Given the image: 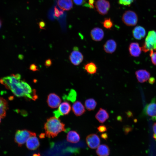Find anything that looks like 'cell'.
<instances>
[{
  "label": "cell",
  "mask_w": 156,
  "mask_h": 156,
  "mask_svg": "<svg viewBox=\"0 0 156 156\" xmlns=\"http://www.w3.org/2000/svg\"><path fill=\"white\" fill-rule=\"evenodd\" d=\"M19 74H12L10 76L0 79V83L10 90L18 97H23L27 99L35 100L38 99L36 90L32 89L29 85L25 81L21 80Z\"/></svg>",
  "instance_id": "obj_1"
},
{
  "label": "cell",
  "mask_w": 156,
  "mask_h": 156,
  "mask_svg": "<svg viewBox=\"0 0 156 156\" xmlns=\"http://www.w3.org/2000/svg\"><path fill=\"white\" fill-rule=\"evenodd\" d=\"M45 136L54 138L62 131H66L65 125L58 118L52 116L48 118L44 125Z\"/></svg>",
  "instance_id": "obj_2"
},
{
  "label": "cell",
  "mask_w": 156,
  "mask_h": 156,
  "mask_svg": "<svg viewBox=\"0 0 156 156\" xmlns=\"http://www.w3.org/2000/svg\"><path fill=\"white\" fill-rule=\"evenodd\" d=\"M35 133L26 129L17 130L15 133L14 140L18 146L21 147L30 137L36 135Z\"/></svg>",
  "instance_id": "obj_3"
},
{
  "label": "cell",
  "mask_w": 156,
  "mask_h": 156,
  "mask_svg": "<svg viewBox=\"0 0 156 156\" xmlns=\"http://www.w3.org/2000/svg\"><path fill=\"white\" fill-rule=\"evenodd\" d=\"M142 49L144 52L151 50H156V31L152 30L148 32Z\"/></svg>",
  "instance_id": "obj_4"
},
{
  "label": "cell",
  "mask_w": 156,
  "mask_h": 156,
  "mask_svg": "<svg viewBox=\"0 0 156 156\" xmlns=\"http://www.w3.org/2000/svg\"><path fill=\"white\" fill-rule=\"evenodd\" d=\"M122 19V22L126 25L133 26L137 24L138 21V16L135 12L128 10L124 13Z\"/></svg>",
  "instance_id": "obj_5"
},
{
  "label": "cell",
  "mask_w": 156,
  "mask_h": 156,
  "mask_svg": "<svg viewBox=\"0 0 156 156\" xmlns=\"http://www.w3.org/2000/svg\"><path fill=\"white\" fill-rule=\"evenodd\" d=\"M83 55L79 50L78 47H74L73 51L69 56V59L71 62L74 65L78 66L83 62Z\"/></svg>",
  "instance_id": "obj_6"
},
{
  "label": "cell",
  "mask_w": 156,
  "mask_h": 156,
  "mask_svg": "<svg viewBox=\"0 0 156 156\" xmlns=\"http://www.w3.org/2000/svg\"><path fill=\"white\" fill-rule=\"evenodd\" d=\"M71 109V106L70 103L66 101L62 103L58 107V109L53 112L55 117L59 118L61 116L68 114Z\"/></svg>",
  "instance_id": "obj_7"
},
{
  "label": "cell",
  "mask_w": 156,
  "mask_h": 156,
  "mask_svg": "<svg viewBox=\"0 0 156 156\" xmlns=\"http://www.w3.org/2000/svg\"><path fill=\"white\" fill-rule=\"evenodd\" d=\"M95 7L97 12L100 14H107L109 10L110 4L106 0H97L95 3Z\"/></svg>",
  "instance_id": "obj_8"
},
{
  "label": "cell",
  "mask_w": 156,
  "mask_h": 156,
  "mask_svg": "<svg viewBox=\"0 0 156 156\" xmlns=\"http://www.w3.org/2000/svg\"><path fill=\"white\" fill-rule=\"evenodd\" d=\"M47 101L49 107L54 109L59 106L61 102V99L57 94L54 93H51L48 95Z\"/></svg>",
  "instance_id": "obj_9"
},
{
  "label": "cell",
  "mask_w": 156,
  "mask_h": 156,
  "mask_svg": "<svg viewBox=\"0 0 156 156\" xmlns=\"http://www.w3.org/2000/svg\"><path fill=\"white\" fill-rule=\"evenodd\" d=\"M86 141L88 146L90 148L94 149L99 145L100 139L99 136L95 133L88 135L86 137Z\"/></svg>",
  "instance_id": "obj_10"
},
{
  "label": "cell",
  "mask_w": 156,
  "mask_h": 156,
  "mask_svg": "<svg viewBox=\"0 0 156 156\" xmlns=\"http://www.w3.org/2000/svg\"><path fill=\"white\" fill-rule=\"evenodd\" d=\"M145 112L148 116L152 117L153 120L156 119V103L153 99L152 101L148 104L145 109Z\"/></svg>",
  "instance_id": "obj_11"
},
{
  "label": "cell",
  "mask_w": 156,
  "mask_h": 156,
  "mask_svg": "<svg viewBox=\"0 0 156 156\" xmlns=\"http://www.w3.org/2000/svg\"><path fill=\"white\" fill-rule=\"evenodd\" d=\"M90 35L92 39L95 41H101L104 38V33L103 30L99 27H95L91 31Z\"/></svg>",
  "instance_id": "obj_12"
},
{
  "label": "cell",
  "mask_w": 156,
  "mask_h": 156,
  "mask_svg": "<svg viewBox=\"0 0 156 156\" xmlns=\"http://www.w3.org/2000/svg\"><path fill=\"white\" fill-rule=\"evenodd\" d=\"M26 145L27 148L30 150H34L38 148L40 143L36 135L29 137L26 142Z\"/></svg>",
  "instance_id": "obj_13"
},
{
  "label": "cell",
  "mask_w": 156,
  "mask_h": 156,
  "mask_svg": "<svg viewBox=\"0 0 156 156\" xmlns=\"http://www.w3.org/2000/svg\"><path fill=\"white\" fill-rule=\"evenodd\" d=\"M117 47L116 42L113 39H110L106 41L103 45V49L106 53L112 54L115 51Z\"/></svg>",
  "instance_id": "obj_14"
},
{
  "label": "cell",
  "mask_w": 156,
  "mask_h": 156,
  "mask_svg": "<svg viewBox=\"0 0 156 156\" xmlns=\"http://www.w3.org/2000/svg\"><path fill=\"white\" fill-rule=\"evenodd\" d=\"M129 51L131 56L138 57L139 56L141 53V48L138 43L132 42L129 44Z\"/></svg>",
  "instance_id": "obj_15"
},
{
  "label": "cell",
  "mask_w": 156,
  "mask_h": 156,
  "mask_svg": "<svg viewBox=\"0 0 156 156\" xmlns=\"http://www.w3.org/2000/svg\"><path fill=\"white\" fill-rule=\"evenodd\" d=\"M72 109L74 114L77 116L82 115L86 112L84 106L79 101H76L72 105Z\"/></svg>",
  "instance_id": "obj_16"
},
{
  "label": "cell",
  "mask_w": 156,
  "mask_h": 156,
  "mask_svg": "<svg viewBox=\"0 0 156 156\" xmlns=\"http://www.w3.org/2000/svg\"><path fill=\"white\" fill-rule=\"evenodd\" d=\"M137 79L140 83H144L149 79L150 76V73L145 70H137L135 72Z\"/></svg>",
  "instance_id": "obj_17"
},
{
  "label": "cell",
  "mask_w": 156,
  "mask_h": 156,
  "mask_svg": "<svg viewBox=\"0 0 156 156\" xmlns=\"http://www.w3.org/2000/svg\"><path fill=\"white\" fill-rule=\"evenodd\" d=\"M146 32L145 30L143 27L138 26L135 27L133 30L132 35L135 39L140 40L145 37Z\"/></svg>",
  "instance_id": "obj_18"
},
{
  "label": "cell",
  "mask_w": 156,
  "mask_h": 156,
  "mask_svg": "<svg viewBox=\"0 0 156 156\" xmlns=\"http://www.w3.org/2000/svg\"><path fill=\"white\" fill-rule=\"evenodd\" d=\"M96 119L101 123L104 122L109 118V114L105 109L100 108L95 115Z\"/></svg>",
  "instance_id": "obj_19"
},
{
  "label": "cell",
  "mask_w": 156,
  "mask_h": 156,
  "mask_svg": "<svg viewBox=\"0 0 156 156\" xmlns=\"http://www.w3.org/2000/svg\"><path fill=\"white\" fill-rule=\"evenodd\" d=\"M80 139L79 134L77 131L74 130L69 131L66 136L67 141L71 143H77L79 141Z\"/></svg>",
  "instance_id": "obj_20"
},
{
  "label": "cell",
  "mask_w": 156,
  "mask_h": 156,
  "mask_svg": "<svg viewBox=\"0 0 156 156\" xmlns=\"http://www.w3.org/2000/svg\"><path fill=\"white\" fill-rule=\"evenodd\" d=\"M57 4L59 8L63 10H69L73 7L72 0H58Z\"/></svg>",
  "instance_id": "obj_21"
},
{
  "label": "cell",
  "mask_w": 156,
  "mask_h": 156,
  "mask_svg": "<svg viewBox=\"0 0 156 156\" xmlns=\"http://www.w3.org/2000/svg\"><path fill=\"white\" fill-rule=\"evenodd\" d=\"M110 149L106 144H102L97 147L96 152L98 156H108L110 154Z\"/></svg>",
  "instance_id": "obj_22"
},
{
  "label": "cell",
  "mask_w": 156,
  "mask_h": 156,
  "mask_svg": "<svg viewBox=\"0 0 156 156\" xmlns=\"http://www.w3.org/2000/svg\"><path fill=\"white\" fill-rule=\"evenodd\" d=\"M8 109L7 101L3 98L0 96V116L2 118L6 116V111Z\"/></svg>",
  "instance_id": "obj_23"
},
{
  "label": "cell",
  "mask_w": 156,
  "mask_h": 156,
  "mask_svg": "<svg viewBox=\"0 0 156 156\" xmlns=\"http://www.w3.org/2000/svg\"><path fill=\"white\" fill-rule=\"evenodd\" d=\"M84 69L88 73L92 75L96 73L97 68L95 63L90 62L85 65Z\"/></svg>",
  "instance_id": "obj_24"
},
{
  "label": "cell",
  "mask_w": 156,
  "mask_h": 156,
  "mask_svg": "<svg viewBox=\"0 0 156 156\" xmlns=\"http://www.w3.org/2000/svg\"><path fill=\"white\" fill-rule=\"evenodd\" d=\"M97 103L93 99L89 98L85 100V105L86 109L89 111L93 110L95 108Z\"/></svg>",
  "instance_id": "obj_25"
},
{
  "label": "cell",
  "mask_w": 156,
  "mask_h": 156,
  "mask_svg": "<svg viewBox=\"0 0 156 156\" xmlns=\"http://www.w3.org/2000/svg\"><path fill=\"white\" fill-rule=\"evenodd\" d=\"M104 27L107 29H110L113 26V23L110 18H105L102 23Z\"/></svg>",
  "instance_id": "obj_26"
},
{
  "label": "cell",
  "mask_w": 156,
  "mask_h": 156,
  "mask_svg": "<svg viewBox=\"0 0 156 156\" xmlns=\"http://www.w3.org/2000/svg\"><path fill=\"white\" fill-rule=\"evenodd\" d=\"M76 92L75 90L73 89H71L68 94L67 99L72 102H74L76 99Z\"/></svg>",
  "instance_id": "obj_27"
},
{
  "label": "cell",
  "mask_w": 156,
  "mask_h": 156,
  "mask_svg": "<svg viewBox=\"0 0 156 156\" xmlns=\"http://www.w3.org/2000/svg\"><path fill=\"white\" fill-rule=\"evenodd\" d=\"M74 3L78 5H82L89 8L88 3L86 2L87 0H73Z\"/></svg>",
  "instance_id": "obj_28"
},
{
  "label": "cell",
  "mask_w": 156,
  "mask_h": 156,
  "mask_svg": "<svg viewBox=\"0 0 156 156\" xmlns=\"http://www.w3.org/2000/svg\"><path fill=\"white\" fill-rule=\"evenodd\" d=\"M150 56L151 57V60L152 63L156 65V52H153V50L150 51Z\"/></svg>",
  "instance_id": "obj_29"
},
{
  "label": "cell",
  "mask_w": 156,
  "mask_h": 156,
  "mask_svg": "<svg viewBox=\"0 0 156 156\" xmlns=\"http://www.w3.org/2000/svg\"><path fill=\"white\" fill-rule=\"evenodd\" d=\"M134 0H118L119 3L124 5H130Z\"/></svg>",
  "instance_id": "obj_30"
},
{
  "label": "cell",
  "mask_w": 156,
  "mask_h": 156,
  "mask_svg": "<svg viewBox=\"0 0 156 156\" xmlns=\"http://www.w3.org/2000/svg\"><path fill=\"white\" fill-rule=\"evenodd\" d=\"M98 132L100 133H103L107 130V127L105 125H102L99 126L97 128Z\"/></svg>",
  "instance_id": "obj_31"
},
{
  "label": "cell",
  "mask_w": 156,
  "mask_h": 156,
  "mask_svg": "<svg viewBox=\"0 0 156 156\" xmlns=\"http://www.w3.org/2000/svg\"><path fill=\"white\" fill-rule=\"evenodd\" d=\"M29 69L33 71H36L39 70L38 66L34 64H32L30 66Z\"/></svg>",
  "instance_id": "obj_32"
},
{
  "label": "cell",
  "mask_w": 156,
  "mask_h": 156,
  "mask_svg": "<svg viewBox=\"0 0 156 156\" xmlns=\"http://www.w3.org/2000/svg\"><path fill=\"white\" fill-rule=\"evenodd\" d=\"M63 12L60 11L57 8L55 7L54 9V13L55 16L58 17L63 14Z\"/></svg>",
  "instance_id": "obj_33"
},
{
  "label": "cell",
  "mask_w": 156,
  "mask_h": 156,
  "mask_svg": "<svg viewBox=\"0 0 156 156\" xmlns=\"http://www.w3.org/2000/svg\"><path fill=\"white\" fill-rule=\"evenodd\" d=\"M131 130V127L128 126H125L123 127V130L125 134H127Z\"/></svg>",
  "instance_id": "obj_34"
},
{
  "label": "cell",
  "mask_w": 156,
  "mask_h": 156,
  "mask_svg": "<svg viewBox=\"0 0 156 156\" xmlns=\"http://www.w3.org/2000/svg\"><path fill=\"white\" fill-rule=\"evenodd\" d=\"M152 127L154 132L153 137L154 139L156 140V122H155L153 124Z\"/></svg>",
  "instance_id": "obj_35"
},
{
  "label": "cell",
  "mask_w": 156,
  "mask_h": 156,
  "mask_svg": "<svg viewBox=\"0 0 156 156\" xmlns=\"http://www.w3.org/2000/svg\"><path fill=\"white\" fill-rule=\"evenodd\" d=\"M52 62L51 60L50 59L46 60L45 62V65L47 67H49L52 65Z\"/></svg>",
  "instance_id": "obj_36"
},
{
  "label": "cell",
  "mask_w": 156,
  "mask_h": 156,
  "mask_svg": "<svg viewBox=\"0 0 156 156\" xmlns=\"http://www.w3.org/2000/svg\"><path fill=\"white\" fill-rule=\"evenodd\" d=\"M88 2L89 8H94V0H89Z\"/></svg>",
  "instance_id": "obj_37"
},
{
  "label": "cell",
  "mask_w": 156,
  "mask_h": 156,
  "mask_svg": "<svg viewBox=\"0 0 156 156\" xmlns=\"http://www.w3.org/2000/svg\"><path fill=\"white\" fill-rule=\"evenodd\" d=\"M40 28L41 29H45V23L43 21L40 22L39 23Z\"/></svg>",
  "instance_id": "obj_38"
},
{
  "label": "cell",
  "mask_w": 156,
  "mask_h": 156,
  "mask_svg": "<svg viewBox=\"0 0 156 156\" xmlns=\"http://www.w3.org/2000/svg\"><path fill=\"white\" fill-rule=\"evenodd\" d=\"M155 81V79L154 77H151L149 79L148 82L151 84H153Z\"/></svg>",
  "instance_id": "obj_39"
},
{
  "label": "cell",
  "mask_w": 156,
  "mask_h": 156,
  "mask_svg": "<svg viewBox=\"0 0 156 156\" xmlns=\"http://www.w3.org/2000/svg\"><path fill=\"white\" fill-rule=\"evenodd\" d=\"M101 137L105 140H107L108 138V135L107 133H104L102 134L101 135Z\"/></svg>",
  "instance_id": "obj_40"
},
{
  "label": "cell",
  "mask_w": 156,
  "mask_h": 156,
  "mask_svg": "<svg viewBox=\"0 0 156 156\" xmlns=\"http://www.w3.org/2000/svg\"><path fill=\"white\" fill-rule=\"evenodd\" d=\"M40 154L38 153L34 154V155H33V156H40Z\"/></svg>",
  "instance_id": "obj_41"
},
{
  "label": "cell",
  "mask_w": 156,
  "mask_h": 156,
  "mask_svg": "<svg viewBox=\"0 0 156 156\" xmlns=\"http://www.w3.org/2000/svg\"><path fill=\"white\" fill-rule=\"evenodd\" d=\"M2 25V21L1 19H0V28H1V26Z\"/></svg>",
  "instance_id": "obj_42"
},
{
  "label": "cell",
  "mask_w": 156,
  "mask_h": 156,
  "mask_svg": "<svg viewBox=\"0 0 156 156\" xmlns=\"http://www.w3.org/2000/svg\"><path fill=\"white\" fill-rule=\"evenodd\" d=\"M1 117L0 116V123L1 122Z\"/></svg>",
  "instance_id": "obj_43"
}]
</instances>
